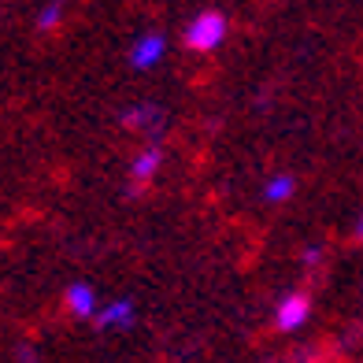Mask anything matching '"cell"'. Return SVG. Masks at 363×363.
Returning a JSON list of instances; mask_svg holds the SVG:
<instances>
[{
  "label": "cell",
  "mask_w": 363,
  "mask_h": 363,
  "mask_svg": "<svg viewBox=\"0 0 363 363\" xmlns=\"http://www.w3.org/2000/svg\"><path fill=\"white\" fill-rule=\"evenodd\" d=\"M230 34V23H226V15L216 11V8H204V11H196L193 19L186 23V30H182V41H186L189 52H216V48L226 41Z\"/></svg>",
  "instance_id": "1"
},
{
  "label": "cell",
  "mask_w": 363,
  "mask_h": 363,
  "mask_svg": "<svg viewBox=\"0 0 363 363\" xmlns=\"http://www.w3.org/2000/svg\"><path fill=\"white\" fill-rule=\"evenodd\" d=\"M160 167H163V145L160 141H145L141 152L130 160V189L141 193L145 186H152Z\"/></svg>",
  "instance_id": "2"
},
{
  "label": "cell",
  "mask_w": 363,
  "mask_h": 363,
  "mask_svg": "<svg viewBox=\"0 0 363 363\" xmlns=\"http://www.w3.org/2000/svg\"><path fill=\"white\" fill-rule=\"evenodd\" d=\"M308 319H311V296L301 293V289L286 293L282 301L274 304V326L282 330V334H293V330H301Z\"/></svg>",
  "instance_id": "3"
},
{
  "label": "cell",
  "mask_w": 363,
  "mask_h": 363,
  "mask_svg": "<svg viewBox=\"0 0 363 363\" xmlns=\"http://www.w3.org/2000/svg\"><path fill=\"white\" fill-rule=\"evenodd\" d=\"M163 119H167V115H163V108L152 104V101L130 104V108L119 111V123L130 126V130H141V134H148V141H160V134H163Z\"/></svg>",
  "instance_id": "4"
},
{
  "label": "cell",
  "mask_w": 363,
  "mask_h": 363,
  "mask_svg": "<svg viewBox=\"0 0 363 363\" xmlns=\"http://www.w3.org/2000/svg\"><path fill=\"white\" fill-rule=\"evenodd\" d=\"M163 56H167V38L156 34V30H145V34L134 38V45H130V67L134 71H152L156 63H163Z\"/></svg>",
  "instance_id": "5"
},
{
  "label": "cell",
  "mask_w": 363,
  "mask_h": 363,
  "mask_svg": "<svg viewBox=\"0 0 363 363\" xmlns=\"http://www.w3.org/2000/svg\"><path fill=\"white\" fill-rule=\"evenodd\" d=\"M134 319H138V308H134V301H126V296L101 304V311L93 315V323L101 326V330H130V326H134Z\"/></svg>",
  "instance_id": "6"
},
{
  "label": "cell",
  "mask_w": 363,
  "mask_h": 363,
  "mask_svg": "<svg viewBox=\"0 0 363 363\" xmlns=\"http://www.w3.org/2000/svg\"><path fill=\"white\" fill-rule=\"evenodd\" d=\"M63 304L74 319H93L96 311H101V301H96V289L89 282H71L63 289Z\"/></svg>",
  "instance_id": "7"
},
{
  "label": "cell",
  "mask_w": 363,
  "mask_h": 363,
  "mask_svg": "<svg viewBox=\"0 0 363 363\" xmlns=\"http://www.w3.org/2000/svg\"><path fill=\"white\" fill-rule=\"evenodd\" d=\"M293 193H296V178L293 174H271L267 182H263V201L267 204H286Z\"/></svg>",
  "instance_id": "8"
},
{
  "label": "cell",
  "mask_w": 363,
  "mask_h": 363,
  "mask_svg": "<svg viewBox=\"0 0 363 363\" xmlns=\"http://www.w3.org/2000/svg\"><path fill=\"white\" fill-rule=\"evenodd\" d=\"M60 23H63V0H48V4H41V11L34 15V26L41 34H52Z\"/></svg>",
  "instance_id": "9"
},
{
  "label": "cell",
  "mask_w": 363,
  "mask_h": 363,
  "mask_svg": "<svg viewBox=\"0 0 363 363\" xmlns=\"http://www.w3.org/2000/svg\"><path fill=\"white\" fill-rule=\"evenodd\" d=\"M301 263H304V267H319V263H323V249H319V245H308V249L301 252Z\"/></svg>",
  "instance_id": "10"
},
{
  "label": "cell",
  "mask_w": 363,
  "mask_h": 363,
  "mask_svg": "<svg viewBox=\"0 0 363 363\" xmlns=\"http://www.w3.org/2000/svg\"><path fill=\"white\" fill-rule=\"evenodd\" d=\"M356 241H363V211H359V219H356Z\"/></svg>",
  "instance_id": "11"
}]
</instances>
